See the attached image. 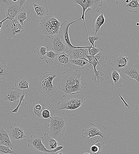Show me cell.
<instances>
[{
	"instance_id": "obj_1",
	"label": "cell",
	"mask_w": 139,
	"mask_h": 154,
	"mask_svg": "<svg viewBox=\"0 0 139 154\" xmlns=\"http://www.w3.org/2000/svg\"><path fill=\"white\" fill-rule=\"evenodd\" d=\"M49 98L38 93L31 96L25 103L27 113L33 123L37 125L49 123L56 112Z\"/></svg>"
},
{
	"instance_id": "obj_2",
	"label": "cell",
	"mask_w": 139,
	"mask_h": 154,
	"mask_svg": "<svg viewBox=\"0 0 139 154\" xmlns=\"http://www.w3.org/2000/svg\"><path fill=\"white\" fill-rule=\"evenodd\" d=\"M62 78L58 85V88L62 92L68 94L82 90L80 70H66L62 73Z\"/></svg>"
},
{
	"instance_id": "obj_3",
	"label": "cell",
	"mask_w": 139,
	"mask_h": 154,
	"mask_svg": "<svg viewBox=\"0 0 139 154\" xmlns=\"http://www.w3.org/2000/svg\"><path fill=\"white\" fill-rule=\"evenodd\" d=\"M68 119L63 112L54 114L48 123V134L57 141L61 140L68 125Z\"/></svg>"
},
{
	"instance_id": "obj_4",
	"label": "cell",
	"mask_w": 139,
	"mask_h": 154,
	"mask_svg": "<svg viewBox=\"0 0 139 154\" xmlns=\"http://www.w3.org/2000/svg\"><path fill=\"white\" fill-rule=\"evenodd\" d=\"M86 102L83 94L77 92L63 95L58 102L57 108L60 110H73L82 106L84 107Z\"/></svg>"
},
{
	"instance_id": "obj_5",
	"label": "cell",
	"mask_w": 139,
	"mask_h": 154,
	"mask_svg": "<svg viewBox=\"0 0 139 154\" xmlns=\"http://www.w3.org/2000/svg\"><path fill=\"white\" fill-rule=\"evenodd\" d=\"M57 76L56 73L50 71L46 72L39 76L36 83V88L41 94L49 98L56 93L57 88L52 81Z\"/></svg>"
},
{
	"instance_id": "obj_6",
	"label": "cell",
	"mask_w": 139,
	"mask_h": 154,
	"mask_svg": "<svg viewBox=\"0 0 139 154\" xmlns=\"http://www.w3.org/2000/svg\"><path fill=\"white\" fill-rule=\"evenodd\" d=\"M61 24L51 13L40 19L38 29L41 33L49 38L58 35Z\"/></svg>"
},
{
	"instance_id": "obj_7",
	"label": "cell",
	"mask_w": 139,
	"mask_h": 154,
	"mask_svg": "<svg viewBox=\"0 0 139 154\" xmlns=\"http://www.w3.org/2000/svg\"><path fill=\"white\" fill-rule=\"evenodd\" d=\"M102 0H74L73 1L76 4L80 5L82 8L83 12L82 19L83 20L86 33L87 37L88 34L85 24L84 16L87 12L93 14L95 12H99L100 7L102 5L103 1Z\"/></svg>"
},
{
	"instance_id": "obj_8",
	"label": "cell",
	"mask_w": 139,
	"mask_h": 154,
	"mask_svg": "<svg viewBox=\"0 0 139 154\" xmlns=\"http://www.w3.org/2000/svg\"><path fill=\"white\" fill-rule=\"evenodd\" d=\"M42 137L40 134L37 135H31L30 138L27 140L28 145L36 151L47 154H54L55 153L62 150L63 146H58L55 149L52 150H47L41 141Z\"/></svg>"
},
{
	"instance_id": "obj_9",
	"label": "cell",
	"mask_w": 139,
	"mask_h": 154,
	"mask_svg": "<svg viewBox=\"0 0 139 154\" xmlns=\"http://www.w3.org/2000/svg\"><path fill=\"white\" fill-rule=\"evenodd\" d=\"M106 129L105 126L102 124H94L91 123L86 125L84 129L82 130V135L83 138L87 139L100 136L103 140H105L106 137Z\"/></svg>"
},
{
	"instance_id": "obj_10",
	"label": "cell",
	"mask_w": 139,
	"mask_h": 154,
	"mask_svg": "<svg viewBox=\"0 0 139 154\" xmlns=\"http://www.w3.org/2000/svg\"><path fill=\"white\" fill-rule=\"evenodd\" d=\"M81 19L80 18L71 23L65 20L60 26L58 36L65 46V51L68 53H71L73 49L77 47L73 46L70 42L68 32L69 27L71 25Z\"/></svg>"
},
{
	"instance_id": "obj_11",
	"label": "cell",
	"mask_w": 139,
	"mask_h": 154,
	"mask_svg": "<svg viewBox=\"0 0 139 154\" xmlns=\"http://www.w3.org/2000/svg\"><path fill=\"white\" fill-rule=\"evenodd\" d=\"M23 26L15 19L9 20L4 33L7 36L12 38L17 34H22L24 30Z\"/></svg>"
},
{
	"instance_id": "obj_12",
	"label": "cell",
	"mask_w": 139,
	"mask_h": 154,
	"mask_svg": "<svg viewBox=\"0 0 139 154\" xmlns=\"http://www.w3.org/2000/svg\"><path fill=\"white\" fill-rule=\"evenodd\" d=\"M21 8L18 0H12L7 1L6 3L4 16L5 18H7L9 20H13L15 19Z\"/></svg>"
},
{
	"instance_id": "obj_13",
	"label": "cell",
	"mask_w": 139,
	"mask_h": 154,
	"mask_svg": "<svg viewBox=\"0 0 139 154\" xmlns=\"http://www.w3.org/2000/svg\"><path fill=\"white\" fill-rule=\"evenodd\" d=\"M122 73L127 75V78L130 81L133 79L139 83V65L135 62H130L126 67L123 68Z\"/></svg>"
},
{
	"instance_id": "obj_14",
	"label": "cell",
	"mask_w": 139,
	"mask_h": 154,
	"mask_svg": "<svg viewBox=\"0 0 139 154\" xmlns=\"http://www.w3.org/2000/svg\"><path fill=\"white\" fill-rule=\"evenodd\" d=\"M129 59L125 55L119 53L112 57L111 64L113 68L120 70L126 67L129 62Z\"/></svg>"
},
{
	"instance_id": "obj_15",
	"label": "cell",
	"mask_w": 139,
	"mask_h": 154,
	"mask_svg": "<svg viewBox=\"0 0 139 154\" xmlns=\"http://www.w3.org/2000/svg\"><path fill=\"white\" fill-rule=\"evenodd\" d=\"M8 133L10 139L14 140L22 141L27 137L22 125L18 126L14 124L10 127Z\"/></svg>"
},
{
	"instance_id": "obj_16",
	"label": "cell",
	"mask_w": 139,
	"mask_h": 154,
	"mask_svg": "<svg viewBox=\"0 0 139 154\" xmlns=\"http://www.w3.org/2000/svg\"><path fill=\"white\" fill-rule=\"evenodd\" d=\"M21 92L16 88H8L3 93L4 100L7 102H16L20 99Z\"/></svg>"
},
{
	"instance_id": "obj_17",
	"label": "cell",
	"mask_w": 139,
	"mask_h": 154,
	"mask_svg": "<svg viewBox=\"0 0 139 154\" xmlns=\"http://www.w3.org/2000/svg\"><path fill=\"white\" fill-rule=\"evenodd\" d=\"M89 46H79L74 48L71 51L72 55L71 60L74 59H83L88 62L87 56L89 55L88 48Z\"/></svg>"
},
{
	"instance_id": "obj_18",
	"label": "cell",
	"mask_w": 139,
	"mask_h": 154,
	"mask_svg": "<svg viewBox=\"0 0 139 154\" xmlns=\"http://www.w3.org/2000/svg\"><path fill=\"white\" fill-rule=\"evenodd\" d=\"M50 42L52 51L55 53L59 54L65 50V46L58 35L51 38Z\"/></svg>"
},
{
	"instance_id": "obj_19",
	"label": "cell",
	"mask_w": 139,
	"mask_h": 154,
	"mask_svg": "<svg viewBox=\"0 0 139 154\" xmlns=\"http://www.w3.org/2000/svg\"><path fill=\"white\" fill-rule=\"evenodd\" d=\"M90 153L92 154H105L107 147L102 140H97L90 146Z\"/></svg>"
},
{
	"instance_id": "obj_20",
	"label": "cell",
	"mask_w": 139,
	"mask_h": 154,
	"mask_svg": "<svg viewBox=\"0 0 139 154\" xmlns=\"http://www.w3.org/2000/svg\"><path fill=\"white\" fill-rule=\"evenodd\" d=\"M41 141L46 149L49 150H53L58 146V141L48 133L45 134L42 137Z\"/></svg>"
},
{
	"instance_id": "obj_21",
	"label": "cell",
	"mask_w": 139,
	"mask_h": 154,
	"mask_svg": "<svg viewBox=\"0 0 139 154\" xmlns=\"http://www.w3.org/2000/svg\"><path fill=\"white\" fill-rule=\"evenodd\" d=\"M0 145L7 146L11 150L14 145L9 138L8 130H5L1 127H0Z\"/></svg>"
},
{
	"instance_id": "obj_22",
	"label": "cell",
	"mask_w": 139,
	"mask_h": 154,
	"mask_svg": "<svg viewBox=\"0 0 139 154\" xmlns=\"http://www.w3.org/2000/svg\"><path fill=\"white\" fill-rule=\"evenodd\" d=\"M33 8L38 17L41 19L48 14L47 7L44 5L33 2Z\"/></svg>"
},
{
	"instance_id": "obj_23",
	"label": "cell",
	"mask_w": 139,
	"mask_h": 154,
	"mask_svg": "<svg viewBox=\"0 0 139 154\" xmlns=\"http://www.w3.org/2000/svg\"><path fill=\"white\" fill-rule=\"evenodd\" d=\"M105 20L103 12L95 16L92 23V27L93 31L98 33L101 26L104 24Z\"/></svg>"
},
{
	"instance_id": "obj_24",
	"label": "cell",
	"mask_w": 139,
	"mask_h": 154,
	"mask_svg": "<svg viewBox=\"0 0 139 154\" xmlns=\"http://www.w3.org/2000/svg\"><path fill=\"white\" fill-rule=\"evenodd\" d=\"M111 70L113 85L117 88L121 87L124 81L121 78L119 73L120 70L112 68L111 69Z\"/></svg>"
},
{
	"instance_id": "obj_25",
	"label": "cell",
	"mask_w": 139,
	"mask_h": 154,
	"mask_svg": "<svg viewBox=\"0 0 139 154\" xmlns=\"http://www.w3.org/2000/svg\"><path fill=\"white\" fill-rule=\"evenodd\" d=\"M15 86L20 91L24 89H29V80L27 77L22 76L16 79L15 82Z\"/></svg>"
},
{
	"instance_id": "obj_26",
	"label": "cell",
	"mask_w": 139,
	"mask_h": 154,
	"mask_svg": "<svg viewBox=\"0 0 139 154\" xmlns=\"http://www.w3.org/2000/svg\"><path fill=\"white\" fill-rule=\"evenodd\" d=\"M93 57L100 68L102 69V68L107 66V57L105 55L103 49Z\"/></svg>"
},
{
	"instance_id": "obj_27",
	"label": "cell",
	"mask_w": 139,
	"mask_h": 154,
	"mask_svg": "<svg viewBox=\"0 0 139 154\" xmlns=\"http://www.w3.org/2000/svg\"><path fill=\"white\" fill-rule=\"evenodd\" d=\"M57 59L59 63L64 67H70L71 65L69 55L64 51L58 54Z\"/></svg>"
},
{
	"instance_id": "obj_28",
	"label": "cell",
	"mask_w": 139,
	"mask_h": 154,
	"mask_svg": "<svg viewBox=\"0 0 139 154\" xmlns=\"http://www.w3.org/2000/svg\"><path fill=\"white\" fill-rule=\"evenodd\" d=\"M97 71L96 69H92L91 70L90 73L92 76V79L94 82L99 83L100 81H102L105 80L104 78L102 77L104 75L102 69L99 68Z\"/></svg>"
},
{
	"instance_id": "obj_29",
	"label": "cell",
	"mask_w": 139,
	"mask_h": 154,
	"mask_svg": "<svg viewBox=\"0 0 139 154\" xmlns=\"http://www.w3.org/2000/svg\"><path fill=\"white\" fill-rule=\"evenodd\" d=\"M124 7L126 10L130 12L137 13L139 11L138 0H132Z\"/></svg>"
},
{
	"instance_id": "obj_30",
	"label": "cell",
	"mask_w": 139,
	"mask_h": 154,
	"mask_svg": "<svg viewBox=\"0 0 139 154\" xmlns=\"http://www.w3.org/2000/svg\"><path fill=\"white\" fill-rule=\"evenodd\" d=\"M9 71V68L7 66L6 60L0 55V78L6 77Z\"/></svg>"
},
{
	"instance_id": "obj_31",
	"label": "cell",
	"mask_w": 139,
	"mask_h": 154,
	"mask_svg": "<svg viewBox=\"0 0 139 154\" xmlns=\"http://www.w3.org/2000/svg\"><path fill=\"white\" fill-rule=\"evenodd\" d=\"M27 18L26 10L23 7L20 9L14 19H15L21 25L24 26L23 22Z\"/></svg>"
},
{
	"instance_id": "obj_32",
	"label": "cell",
	"mask_w": 139,
	"mask_h": 154,
	"mask_svg": "<svg viewBox=\"0 0 139 154\" xmlns=\"http://www.w3.org/2000/svg\"><path fill=\"white\" fill-rule=\"evenodd\" d=\"M101 40V37L100 34L99 33H95L94 31H92L88 36L87 40L88 41L89 46H90V43L92 46L94 47L95 46V42L100 41Z\"/></svg>"
},
{
	"instance_id": "obj_33",
	"label": "cell",
	"mask_w": 139,
	"mask_h": 154,
	"mask_svg": "<svg viewBox=\"0 0 139 154\" xmlns=\"http://www.w3.org/2000/svg\"><path fill=\"white\" fill-rule=\"evenodd\" d=\"M48 46H39L34 50V52L36 54L38 57L41 60L46 58V55L47 52V50L48 49Z\"/></svg>"
},
{
	"instance_id": "obj_34",
	"label": "cell",
	"mask_w": 139,
	"mask_h": 154,
	"mask_svg": "<svg viewBox=\"0 0 139 154\" xmlns=\"http://www.w3.org/2000/svg\"><path fill=\"white\" fill-rule=\"evenodd\" d=\"M58 54L54 52L52 50H50L47 52L45 60L47 64H53L54 60Z\"/></svg>"
},
{
	"instance_id": "obj_35",
	"label": "cell",
	"mask_w": 139,
	"mask_h": 154,
	"mask_svg": "<svg viewBox=\"0 0 139 154\" xmlns=\"http://www.w3.org/2000/svg\"><path fill=\"white\" fill-rule=\"evenodd\" d=\"M71 62L77 65L81 69H83L84 66L89 63L87 61L83 59H74L71 60Z\"/></svg>"
},
{
	"instance_id": "obj_36",
	"label": "cell",
	"mask_w": 139,
	"mask_h": 154,
	"mask_svg": "<svg viewBox=\"0 0 139 154\" xmlns=\"http://www.w3.org/2000/svg\"><path fill=\"white\" fill-rule=\"evenodd\" d=\"M89 55L92 56H94L102 49L99 47L95 45L92 47L91 45L88 48Z\"/></svg>"
},
{
	"instance_id": "obj_37",
	"label": "cell",
	"mask_w": 139,
	"mask_h": 154,
	"mask_svg": "<svg viewBox=\"0 0 139 154\" xmlns=\"http://www.w3.org/2000/svg\"><path fill=\"white\" fill-rule=\"evenodd\" d=\"M0 154H16V153L8 147L0 145Z\"/></svg>"
},
{
	"instance_id": "obj_38",
	"label": "cell",
	"mask_w": 139,
	"mask_h": 154,
	"mask_svg": "<svg viewBox=\"0 0 139 154\" xmlns=\"http://www.w3.org/2000/svg\"><path fill=\"white\" fill-rule=\"evenodd\" d=\"M25 96V93H23L22 94H20V100L17 106V107L12 112H10L9 113H8L6 114L0 116V117L4 115H6L7 114H9L12 113H17V112L19 109V108L20 106V105L22 104L21 103L22 102H24L25 101L24 99V97Z\"/></svg>"
},
{
	"instance_id": "obj_39",
	"label": "cell",
	"mask_w": 139,
	"mask_h": 154,
	"mask_svg": "<svg viewBox=\"0 0 139 154\" xmlns=\"http://www.w3.org/2000/svg\"><path fill=\"white\" fill-rule=\"evenodd\" d=\"M137 100L136 101L135 103V104L136 105V107L135 108V111L138 110L139 111V90H138V93L137 94Z\"/></svg>"
},
{
	"instance_id": "obj_40",
	"label": "cell",
	"mask_w": 139,
	"mask_h": 154,
	"mask_svg": "<svg viewBox=\"0 0 139 154\" xmlns=\"http://www.w3.org/2000/svg\"><path fill=\"white\" fill-rule=\"evenodd\" d=\"M26 1V0H18V2L19 4V5L20 7L21 8L23 7V5L25 4V2Z\"/></svg>"
},
{
	"instance_id": "obj_41",
	"label": "cell",
	"mask_w": 139,
	"mask_h": 154,
	"mask_svg": "<svg viewBox=\"0 0 139 154\" xmlns=\"http://www.w3.org/2000/svg\"><path fill=\"white\" fill-rule=\"evenodd\" d=\"M58 151V153L57 154H68L66 152L62 149Z\"/></svg>"
},
{
	"instance_id": "obj_42",
	"label": "cell",
	"mask_w": 139,
	"mask_h": 154,
	"mask_svg": "<svg viewBox=\"0 0 139 154\" xmlns=\"http://www.w3.org/2000/svg\"><path fill=\"white\" fill-rule=\"evenodd\" d=\"M125 1V0H116V3L117 4L119 5Z\"/></svg>"
},
{
	"instance_id": "obj_43",
	"label": "cell",
	"mask_w": 139,
	"mask_h": 154,
	"mask_svg": "<svg viewBox=\"0 0 139 154\" xmlns=\"http://www.w3.org/2000/svg\"><path fill=\"white\" fill-rule=\"evenodd\" d=\"M79 154H91L90 151L88 150H86L85 151H83Z\"/></svg>"
},
{
	"instance_id": "obj_44",
	"label": "cell",
	"mask_w": 139,
	"mask_h": 154,
	"mask_svg": "<svg viewBox=\"0 0 139 154\" xmlns=\"http://www.w3.org/2000/svg\"><path fill=\"white\" fill-rule=\"evenodd\" d=\"M7 19H8V18H6L3 20L1 21H0V30L1 29V28L2 26L3 22Z\"/></svg>"
},
{
	"instance_id": "obj_45",
	"label": "cell",
	"mask_w": 139,
	"mask_h": 154,
	"mask_svg": "<svg viewBox=\"0 0 139 154\" xmlns=\"http://www.w3.org/2000/svg\"><path fill=\"white\" fill-rule=\"evenodd\" d=\"M3 36L2 31L1 29L0 30V36Z\"/></svg>"
},
{
	"instance_id": "obj_46",
	"label": "cell",
	"mask_w": 139,
	"mask_h": 154,
	"mask_svg": "<svg viewBox=\"0 0 139 154\" xmlns=\"http://www.w3.org/2000/svg\"><path fill=\"white\" fill-rule=\"evenodd\" d=\"M125 2L126 3H129V0H127L125 1Z\"/></svg>"
},
{
	"instance_id": "obj_47",
	"label": "cell",
	"mask_w": 139,
	"mask_h": 154,
	"mask_svg": "<svg viewBox=\"0 0 139 154\" xmlns=\"http://www.w3.org/2000/svg\"><path fill=\"white\" fill-rule=\"evenodd\" d=\"M139 25L138 24V23H137V25Z\"/></svg>"
}]
</instances>
